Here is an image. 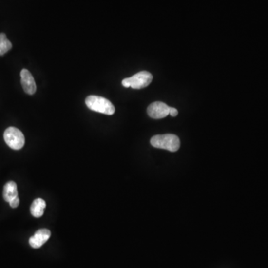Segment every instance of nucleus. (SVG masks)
<instances>
[{
  "label": "nucleus",
  "instance_id": "7",
  "mask_svg": "<svg viewBox=\"0 0 268 268\" xmlns=\"http://www.w3.org/2000/svg\"><path fill=\"white\" fill-rule=\"evenodd\" d=\"M51 236V232L47 229H41L37 231L29 239V245L35 249L41 248Z\"/></svg>",
  "mask_w": 268,
  "mask_h": 268
},
{
  "label": "nucleus",
  "instance_id": "1",
  "mask_svg": "<svg viewBox=\"0 0 268 268\" xmlns=\"http://www.w3.org/2000/svg\"><path fill=\"white\" fill-rule=\"evenodd\" d=\"M85 104L89 109L100 114L111 115L115 113L114 104L107 98L98 96H89L86 98Z\"/></svg>",
  "mask_w": 268,
  "mask_h": 268
},
{
  "label": "nucleus",
  "instance_id": "12",
  "mask_svg": "<svg viewBox=\"0 0 268 268\" xmlns=\"http://www.w3.org/2000/svg\"><path fill=\"white\" fill-rule=\"evenodd\" d=\"M169 115H172V117L177 116L178 115V111L176 108H174V107H170Z\"/></svg>",
  "mask_w": 268,
  "mask_h": 268
},
{
  "label": "nucleus",
  "instance_id": "11",
  "mask_svg": "<svg viewBox=\"0 0 268 268\" xmlns=\"http://www.w3.org/2000/svg\"><path fill=\"white\" fill-rule=\"evenodd\" d=\"M10 207L11 208H17L19 204V197H16V198L13 199L9 202Z\"/></svg>",
  "mask_w": 268,
  "mask_h": 268
},
{
  "label": "nucleus",
  "instance_id": "6",
  "mask_svg": "<svg viewBox=\"0 0 268 268\" xmlns=\"http://www.w3.org/2000/svg\"><path fill=\"white\" fill-rule=\"evenodd\" d=\"M20 76L21 84L24 91L29 95L35 94L36 93L37 86L32 73L26 69H23L21 71Z\"/></svg>",
  "mask_w": 268,
  "mask_h": 268
},
{
  "label": "nucleus",
  "instance_id": "3",
  "mask_svg": "<svg viewBox=\"0 0 268 268\" xmlns=\"http://www.w3.org/2000/svg\"><path fill=\"white\" fill-rule=\"evenodd\" d=\"M152 80L153 76L149 72L142 71L131 77L124 79L122 84L125 87L139 90L148 87L152 83Z\"/></svg>",
  "mask_w": 268,
  "mask_h": 268
},
{
  "label": "nucleus",
  "instance_id": "8",
  "mask_svg": "<svg viewBox=\"0 0 268 268\" xmlns=\"http://www.w3.org/2000/svg\"><path fill=\"white\" fill-rule=\"evenodd\" d=\"M18 197V186L14 181L7 183L4 186L3 197L5 201L9 203L13 199Z\"/></svg>",
  "mask_w": 268,
  "mask_h": 268
},
{
  "label": "nucleus",
  "instance_id": "4",
  "mask_svg": "<svg viewBox=\"0 0 268 268\" xmlns=\"http://www.w3.org/2000/svg\"><path fill=\"white\" fill-rule=\"evenodd\" d=\"M4 139L7 145L14 150H19L25 145V136L23 134L15 127H9L5 130Z\"/></svg>",
  "mask_w": 268,
  "mask_h": 268
},
{
  "label": "nucleus",
  "instance_id": "5",
  "mask_svg": "<svg viewBox=\"0 0 268 268\" xmlns=\"http://www.w3.org/2000/svg\"><path fill=\"white\" fill-rule=\"evenodd\" d=\"M169 111H170V107L160 101L152 103L147 110L149 116L155 119L165 118L169 115Z\"/></svg>",
  "mask_w": 268,
  "mask_h": 268
},
{
  "label": "nucleus",
  "instance_id": "2",
  "mask_svg": "<svg viewBox=\"0 0 268 268\" xmlns=\"http://www.w3.org/2000/svg\"><path fill=\"white\" fill-rule=\"evenodd\" d=\"M151 144L156 149H165L172 152H177L180 147V139L174 134L156 135L151 139Z\"/></svg>",
  "mask_w": 268,
  "mask_h": 268
},
{
  "label": "nucleus",
  "instance_id": "9",
  "mask_svg": "<svg viewBox=\"0 0 268 268\" xmlns=\"http://www.w3.org/2000/svg\"><path fill=\"white\" fill-rule=\"evenodd\" d=\"M46 204L45 200L41 198L35 199L31 206V213L35 218H40L44 214Z\"/></svg>",
  "mask_w": 268,
  "mask_h": 268
},
{
  "label": "nucleus",
  "instance_id": "10",
  "mask_svg": "<svg viewBox=\"0 0 268 268\" xmlns=\"http://www.w3.org/2000/svg\"><path fill=\"white\" fill-rule=\"evenodd\" d=\"M12 48V43L8 40L5 33H0V56H2Z\"/></svg>",
  "mask_w": 268,
  "mask_h": 268
}]
</instances>
